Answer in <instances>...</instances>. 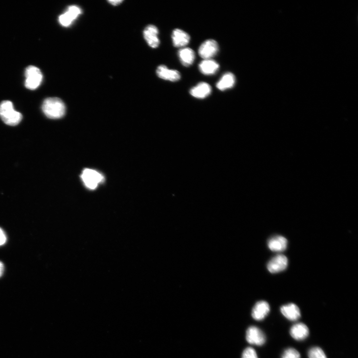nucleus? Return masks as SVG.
Returning <instances> with one entry per match:
<instances>
[{"instance_id": "f257e3e1", "label": "nucleus", "mask_w": 358, "mask_h": 358, "mask_svg": "<svg viewBox=\"0 0 358 358\" xmlns=\"http://www.w3.org/2000/svg\"><path fill=\"white\" fill-rule=\"evenodd\" d=\"M42 110L48 118L54 119L62 118L66 113L64 102L58 98L46 99L42 104Z\"/></svg>"}, {"instance_id": "f03ea898", "label": "nucleus", "mask_w": 358, "mask_h": 358, "mask_svg": "<svg viewBox=\"0 0 358 358\" xmlns=\"http://www.w3.org/2000/svg\"><path fill=\"white\" fill-rule=\"evenodd\" d=\"M0 117L6 125L16 126L21 122L22 116L15 110L12 102L4 101L0 104Z\"/></svg>"}, {"instance_id": "7ed1b4c3", "label": "nucleus", "mask_w": 358, "mask_h": 358, "mask_svg": "<svg viewBox=\"0 0 358 358\" xmlns=\"http://www.w3.org/2000/svg\"><path fill=\"white\" fill-rule=\"evenodd\" d=\"M26 77L25 81L26 87L31 90L37 89L41 84L43 75L39 68L34 66H30L25 71Z\"/></svg>"}, {"instance_id": "20e7f679", "label": "nucleus", "mask_w": 358, "mask_h": 358, "mask_svg": "<svg viewBox=\"0 0 358 358\" xmlns=\"http://www.w3.org/2000/svg\"><path fill=\"white\" fill-rule=\"evenodd\" d=\"M81 177L85 186L90 189L97 188L98 185L104 180L103 175L97 171L90 169H85Z\"/></svg>"}, {"instance_id": "39448f33", "label": "nucleus", "mask_w": 358, "mask_h": 358, "mask_svg": "<svg viewBox=\"0 0 358 358\" xmlns=\"http://www.w3.org/2000/svg\"><path fill=\"white\" fill-rule=\"evenodd\" d=\"M219 50L218 42L213 39H207L200 46L199 55L204 60L211 59L216 56Z\"/></svg>"}, {"instance_id": "423d86ee", "label": "nucleus", "mask_w": 358, "mask_h": 358, "mask_svg": "<svg viewBox=\"0 0 358 358\" xmlns=\"http://www.w3.org/2000/svg\"><path fill=\"white\" fill-rule=\"evenodd\" d=\"M246 339L250 344L262 346L266 341L265 334L263 331L256 326H250L246 331Z\"/></svg>"}, {"instance_id": "0eeeda50", "label": "nucleus", "mask_w": 358, "mask_h": 358, "mask_svg": "<svg viewBox=\"0 0 358 358\" xmlns=\"http://www.w3.org/2000/svg\"><path fill=\"white\" fill-rule=\"evenodd\" d=\"M82 13L81 9L77 6H69L66 12L59 17L60 25L65 27L70 26Z\"/></svg>"}, {"instance_id": "6e6552de", "label": "nucleus", "mask_w": 358, "mask_h": 358, "mask_svg": "<svg viewBox=\"0 0 358 358\" xmlns=\"http://www.w3.org/2000/svg\"><path fill=\"white\" fill-rule=\"evenodd\" d=\"M288 259L283 255H278L268 263L267 268L272 273H277L284 270L288 266Z\"/></svg>"}, {"instance_id": "1a4fd4ad", "label": "nucleus", "mask_w": 358, "mask_h": 358, "mask_svg": "<svg viewBox=\"0 0 358 358\" xmlns=\"http://www.w3.org/2000/svg\"><path fill=\"white\" fill-rule=\"evenodd\" d=\"M156 74L161 79L171 82H177L180 80L181 75L176 70H170L165 65H161L158 67Z\"/></svg>"}, {"instance_id": "9d476101", "label": "nucleus", "mask_w": 358, "mask_h": 358, "mask_svg": "<svg viewBox=\"0 0 358 358\" xmlns=\"http://www.w3.org/2000/svg\"><path fill=\"white\" fill-rule=\"evenodd\" d=\"M270 308L268 303L265 301L257 302L252 309V317L256 320L260 321L265 319L270 312Z\"/></svg>"}, {"instance_id": "9b49d317", "label": "nucleus", "mask_w": 358, "mask_h": 358, "mask_svg": "<svg viewBox=\"0 0 358 358\" xmlns=\"http://www.w3.org/2000/svg\"><path fill=\"white\" fill-rule=\"evenodd\" d=\"M158 34L159 31L157 28L152 25L147 26L143 32L145 39L149 46L153 49L158 47L160 44V40L158 37Z\"/></svg>"}, {"instance_id": "f8f14e48", "label": "nucleus", "mask_w": 358, "mask_h": 358, "mask_svg": "<svg viewBox=\"0 0 358 358\" xmlns=\"http://www.w3.org/2000/svg\"><path fill=\"white\" fill-rule=\"evenodd\" d=\"M281 312L286 319L291 321L298 320L301 316L299 307L294 303H291L281 307Z\"/></svg>"}, {"instance_id": "ddd939ff", "label": "nucleus", "mask_w": 358, "mask_h": 358, "mask_svg": "<svg viewBox=\"0 0 358 358\" xmlns=\"http://www.w3.org/2000/svg\"><path fill=\"white\" fill-rule=\"evenodd\" d=\"M211 87L207 83L201 82L196 86L193 87L189 91V93L193 97L197 99H205L210 94Z\"/></svg>"}, {"instance_id": "4468645a", "label": "nucleus", "mask_w": 358, "mask_h": 358, "mask_svg": "<svg viewBox=\"0 0 358 358\" xmlns=\"http://www.w3.org/2000/svg\"><path fill=\"white\" fill-rule=\"evenodd\" d=\"M292 337L298 341L306 339L309 335V329L307 326L302 323H298L294 325L290 330Z\"/></svg>"}, {"instance_id": "2eb2a0df", "label": "nucleus", "mask_w": 358, "mask_h": 358, "mask_svg": "<svg viewBox=\"0 0 358 358\" xmlns=\"http://www.w3.org/2000/svg\"><path fill=\"white\" fill-rule=\"evenodd\" d=\"M172 38L173 45L176 47H184L188 44L190 40L189 35L179 29H176L173 31Z\"/></svg>"}, {"instance_id": "dca6fc26", "label": "nucleus", "mask_w": 358, "mask_h": 358, "mask_svg": "<svg viewBox=\"0 0 358 358\" xmlns=\"http://www.w3.org/2000/svg\"><path fill=\"white\" fill-rule=\"evenodd\" d=\"M219 68V63L212 59L204 60L199 64L201 73L205 75H214L218 71Z\"/></svg>"}, {"instance_id": "f3484780", "label": "nucleus", "mask_w": 358, "mask_h": 358, "mask_svg": "<svg viewBox=\"0 0 358 358\" xmlns=\"http://www.w3.org/2000/svg\"><path fill=\"white\" fill-rule=\"evenodd\" d=\"M288 241L282 236H275L270 239L268 242L269 249L274 252H281L285 250L287 247Z\"/></svg>"}, {"instance_id": "a211bd4d", "label": "nucleus", "mask_w": 358, "mask_h": 358, "mask_svg": "<svg viewBox=\"0 0 358 358\" xmlns=\"http://www.w3.org/2000/svg\"><path fill=\"white\" fill-rule=\"evenodd\" d=\"M178 56L181 63L185 67L192 65L195 59L194 51L188 47L180 49L178 52Z\"/></svg>"}, {"instance_id": "6ab92c4d", "label": "nucleus", "mask_w": 358, "mask_h": 358, "mask_svg": "<svg viewBox=\"0 0 358 358\" xmlns=\"http://www.w3.org/2000/svg\"><path fill=\"white\" fill-rule=\"evenodd\" d=\"M235 77L231 73L225 74L217 83V88L222 91L233 88L235 83Z\"/></svg>"}, {"instance_id": "aec40b11", "label": "nucleus", "mask_w": 358, "mask_h": 358, "mask_svg": "<svg viewBox=\"0 0 358 358\" xmlns=\"http://www.w3.org/2000/svg\"><path fill=\"white\" fill-rule=\"evenodd\" d=\"M308 356L309 358H327L323 351L318 347L310 349L308 351Z\"/></svg>"}, {"instance_id": "412c9836", "label": "nucleus", "mask_w": 358, "mask_h": 358, "mask_svg": "<svg viewBox=\"0 0 358 358\" xmlns=\"http://www.w3.org/2000/svg\"><path fill=\"white\" fill-rule=\"evenodd\" d=\"M282 358H301V355L297 350L290 348L283 352Z\"/></svg>"}, {"instance_id": "4be33fe9", "label": "nucleus", "mask_w": 358, "mask_h": 358, "mask_svg": "<svg viewBox=\"0 0 358 358\" xmlns=\"http://www.w3.org/2000/svg\"><path fill=\"white\" fill-rule=\"evenodd\" d=\"M242 358H258L255 350L251 348H246L242 355Z\"/></svg>"}, {"instance_id": "5701e85b", "label": "nucleus", "mask_w": 358, "mask_h": 358, "mask_svg": "<svg viewBox=\"0 0 358 358\" xmlns=\"http://www.w3.org/2000/svg\"><path fill=\"white\" fill-rule=\"evenodd\" d=\"M7 241V237L4 231L0 228V246L4 245Z\"/></svg>"}, {"instance_id": "b1692460", "label": "nucleus", "mask_w": 358, "mask_h": 358, "mask_svg": "<svg viewBox=\"0 0 358 358\" xmlns=\"http://www.w3.org/2000/svg\"><path fill=\"white\" fill-rule=\"evenodd\" d=\"M108 2L113 6H117L122 3L123 1L122 0H115V1H109Z\"/></svg>"}, {"instance_id": "393cba45", "label": "nucleus", "mask_w": 358, "mask_h": 358, "mask_svg": "<svg viewBox=\"0 0 358 358\" xmlns=\"http://www.w3.org/2000/svg\"><path fill=\"white\" fill-rule=\"evenodd\" d=\"M4 266L1 262H0V277L3 275L4 272Z\"/></svg>"}]
</instances>
